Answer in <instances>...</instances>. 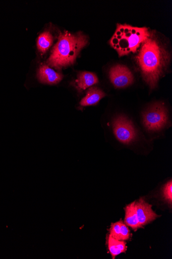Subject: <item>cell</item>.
Segmentation results:
<instances>
[{
    "mask_svg": "<svg viewBox=\"0 0 172 259\" xmlns=\"http://www.w3.org/2000/svg\"><path fill=\"white\" fill-rule=\"evenodd\" d=\"M136 61L144 80L153 89L169 63L170 55L163 45L151 34L142 44Z\"/></svg>",
    "mask_w": 172,
    "mask_h": 259,
    "instance_id": "cell-1",
    "label": "cell"
},
{
    "mask_svg": "<svg viewBox=\"0 0 172 259\" xmlns=\"http://www.w3.org/2000/svg\"><path fill=\"white\" fill-rule=\"evenodd\" d=\"M88 42L87 36L81 32L72 34L65 31L59 36L46 63L56 69L73 64Z\"/></svg>",
    "mask_w": 172,
    "mask_h": 259,
    "instance_id": "cell-2",
    "label": "cell"
},
{
    "mask_svg": "<svg viewBox=\"0 0 172 259\" xmlns=\"http://www.w3.org/2000/svg\"><path fill=\"white\" fill-rule=\"evenodd\" d=\"M151 35L145 27H134L128 25H118L110 43L120 57L135 53L140 46Z\"/></svg>",
    "mask_w": 172,
    "mask_h": 259,
    "instance_id": "cell-3",
    "label": "cell"
},
{
    "mask_svg": "<svg viewBox=\"0 0 172 259\" xmlns=\"http://www.w3.org/2000/svg\"><path fill=\"white\" fill-rule=\"evenodd\" d=\"M166 108L161 103H156L147 109L142 115L144 127L149 132H158L163 129L168 121Z\"/></svg>",
    "mask_w": 172,
    "mask_h": 259,
    "instance_id": "cell-4",
    "label": "cell"
},
{
    "mask_svg": "<svg viewBox=\"0 0 172 259\" xmlns=\"http://www.w3.org/2000/svg\"><path fill=\"white\" fill-rule=\"evenodd\" d=\"M113 133L122 144L128 145L136 139L137 132L132 122L124 115L116 117L113 121Z\"/></svg>",
    "mask_w": 172,
    "mask_h": 259,
    "instance_id": "cell-5",
    "label": "cell"
},
{
    "mask_svg": "<svg viewBox=\"0 0 172 259\" xmlns=\"http://www.w3.org/2000/svg\"><path fill=\"white\" fill-rule=\"evenodd\" d=\"M109 78L116 88H125L134 82L133 75L130 69L124 65H116L110 68Z\"/></svg>",
    "mask_w": 172,
    "mask_h": 259,
    "instance_id": "cell-6",
    "label": "cell"
},
{
    "mask_svg": "<svg viewBox=\"0 0 172 259\" xmlns=\"http://www.w3.org/2000/svg\"><path fill=\"white\" fill-rule=\"evenodd\" d=\"M152 207V205L142 198L135 202L137 215L141 227L150 223L158 217Z\"/></svg>",
    "mask_w": 172,
    "mask_h": 259,
    "instance_id": "cell-7",
    "label": "cell"
},
{
    "mask_svg": "<svg viewBox=\"0 0 172 259\" xmlns=\"http://www.w3.org/2000/svg\"><path fill=\"white\" fill-rule=\"evenodd\" d=\"M38 80L42 83L47 84H56L60 82L63 75L47 65H41L37 73Z\"/></svg>",
    "mask_w": 172,
    "mask_h": 259,
    "instance_id": "cell-8",
    "label": "cell"
},
{
    "mask_svg": "<svg viewBox=\"0 0 172 259\" xmlns=\"http://www.w3.org/2000/svg\"><path fill=\"white\" fill-rule=\"evenodd\" d=\"M99 83V79L93 73L81 72L77 77L75 85L79 91H84L92 85Z\"/></svg>",
    "mask_w": 172,
    "mask_h": 259,
    "instance_id": "cell-9",
    "label": "cell"
},
{
    "mask_svg": "<svg viewBox=\"0 0 172 259\" xmlns=\"http://www.w3.org/2000/svg\"><path fill=\"white\" fill-rule=\"evenodd\" d=\"M105 96V93L100 89L92 87L87 92L85 97L81 100L80 105L83 107L95 105Z\"/></svg>",
    "mask_w": 172,
    "mask_h": 259,
    "instance_id": "cell-10",
    "label": "cell"
},
{
    "mask_svg": "<svg viewBox=\"0 0 172 259\" xmlns=\"http://www.w3.org/2000/svg\"><path fill=\"white\" fill-rule=\"evenodd\" d=\"M126 216L125 224L136 230L141 227L137 215L135 202L127 205L125 208Z\"/></svg>",
    "mask_w": 172,
    "mask_h": 259,
    "instance_id": "cell-11",
    "label": "cell"
},
{
    "mask_svg": "<svg viewBox=\"0 0 172 259\" xmlns=\"http://www.w3.org/2000/svg\"><path fill=\"white\" fill-rule=\"evenodd\" d=\"M107 244L113 259L121 253L125 252L127 249V244L124 241L114 239L110 235L107 238Z\"/></svg>",
    "mask_w": 172,
    "mask_h": 259,
    "instance_id": "cell-12",
    "label": "cell"
},
{
    "mask_svg": "<svg viewBox=\"0 0 172 259\" xmlns=\"http://www.w3.org/2000/svg\"><path fill=\"white\" fill-rule=\"evenodd\" d=\"M53 42L52 34L49 31H44L38 37L37 46L38 50L41 53L44 54L50 49Z\"/></svg>",
    "mask_w": 172,
    "mask_h": 259,
    "instance_id": "cell-13",
    "label": "cell"
},
{
    "mask_svg": "<svg viewBox=\"0 0 172 259\" xmlns=\"http://www.w3.org/2000/svg\"><path fill=\"white\" fill-rule=\"evenodd\" d=\"M130 231L128 226L121 220L120 240L126 241L129 240L130 238Z\"/></svg>",
    "mask_w": 172,
    "mask_h": 259,
    "instance_id": "cell-14",
    "label": "cell"
},
{
    "mask_svg": "<svg viewBox=\"0 0 172 259\" xmlns=\"http://www.w3.org/2000/svg\"><path fill=\"white\" fill-rule=\"evenodd\" d=\"M163 194L164 199L170 204L172 202V182L170 180L164 186L163 190Z\"/></svg>",
    "mask_w": 172,
    "mask_h": 259,
    "instance_id": "cell-15",
    "label": "cell"
},
{
    "mask_svg": "<svg viewBox=\"0 0 172 259\" xmlns=\"http://www.w3.org/2000/svg\"><path fill=\"white\" fill-rule=\"evenodd\" d=\"M120 224L121 221L114 224H112L110 229V234L111 237L117 240H120Z\"/></svg>",
    "mask_w": 172,
    "mask_h": 259,
    "instance_id": "cell-16",
    "label": "cell"
}]
</instances>
